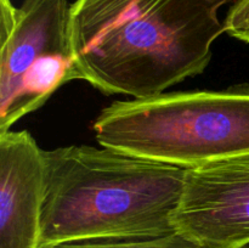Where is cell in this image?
I'll list each match as a JSON object with an SVG mask.
<instances>
[{"label":"cell","mask_w":249,"mask_h":248,"mask_svg":"<svg viewBox=\"0 0 249 248\" xmlns=\"http://www.w3.org/2000/svg\"><path fill=\"white\" fill-rule=\"evenodd\" d=\"M175 230L208 248L249 243V155L186 170Z\"/></svg>","instance_id":"5b68a950"},{"label":"cell","mask_w":249,"mask_h":248,"mask_svg":"<svg viewBox=\"0 0 249 248\" xmlns=\"http://www.w3.org/2000/svg\"><path fill=\"white\" fill-rule=\"evenodd\" d=\"M240 248H249V243H248V245H245V246H242V247H240Z\"/></svg>","instance_id":"9c48e42d"},{"label":"cell","mask_w":249,"mask_h":248,"mask_svg":"<svg viewBox=\"0 0 249 248\" xmlns=\"http://www.w3.org/2000/svg\"><path fill=\"white\" fill-rule=\"evenodd\" d=\"M92 129L104 147L185 169L249 155V87L118 100Z\"/></svg>","instance_id":"3957f363"},{"label":"cell","mask_w":249,"mask_h":248,"mask_svg":"<svg viewBox=\"0 0 249 248\" xmlns=\"http://www.w3.org/2000/svg\"><path fill=\"white\" fill-rule=\"evenodd\" d=\"M44 150L27 130L0 134V248H39Z\"/></svg>","instance_id":"8992f818"},{"label":"cell","mask_w":249,"mask_h":248,"mask_svg":"<svg viewBox=\"0 0 249 248\" xmlns=\"http://www.w3.org/2000/svg\"><path fill=\"white\" fill-rule=\"evenodd\" d=\"M68 0H0V134L79 79Z\"/></svg>","instance_id":"277c9868"},{"label":"cell","mask_w":249,"mask_h":248,"mask_svg":"<svg viewBox=\"0 0 249 248\" xmlns=\"http://www.w3.org/2000/svg\"><path fill=\"white\" fill-rule=\"evenodd\" d=\"M224 22L229 35L249 43V0H236L230 5Z\"/></svg>","instance_id":"ba28073f"},{"label":"cell","mask_w":249,"mask_h":248,"mask_svg":"<svg viewBox=\"0 0 249 248\" xmlns=\"http://www.w3.org/2000/svg\"><path fill=\"white\" fill-rule=\"evenodd\" d=\"M58 248H208L189 236L174 231L158 237L128 241H104V242H82L61 246Z\"/></svg>","instance_id":"52a82bcc"},{"label":"cell","mask_w":249,"mask_h":248,"mask_svg":"<svg viewBox=\"0 0 249 248\" xmlns=\"http://www.w3.org/2000/svg\"><path fill=\"white\" fill-rule=\"evenodd\" d=\"M39 248L158 237L174 232L185 168L111 147L44 150Z\"/></svg>","instance_id":"7a4b0ae2"},{"label":"cell","mask_w":249,"mask_h":248,"mask_svg":"<svg viewBox=\"0 0 249 248\" xmlns=\"http://www.w3.org/2000/svg\"><path fill=\"white\" fill-rule=\"evenodd\" d=\"M236 0H75L71 38L79 79L106 95L155 96L202 74Z\"/></svg>","instance_id":"6da1fadb"}]
</instances>
